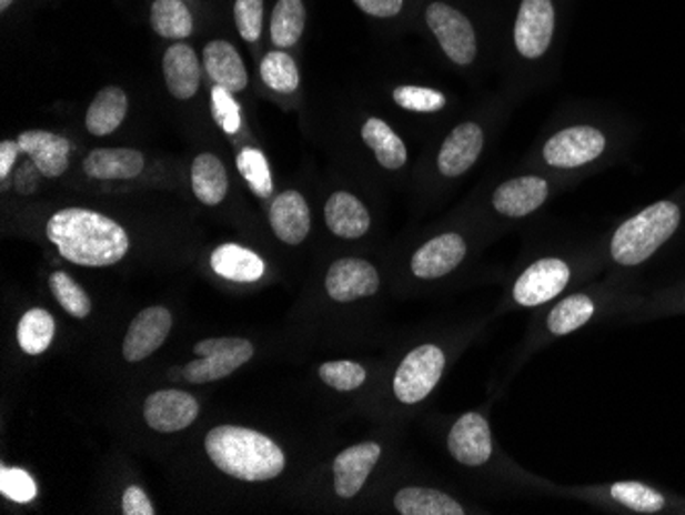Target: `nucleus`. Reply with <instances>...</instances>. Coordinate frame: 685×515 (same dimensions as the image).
<instances>
[{"mask_svg": "<svg viewBox=\"0 0 685 515\" xmlns=\"http://www.w3.org/2000/svg\"><path fill=\"white\" fill-rule=\"evenodd\" d=\"M46 234L62 258L82 267L115 265L130 251V236L115 220L84 208L56 212Z\"/></svg>", "mask_w": 685, "mask_h": 515, "instance_id": "nucleus-1", "label": "nucleus"}, {"mask_svg": "<svg viewBox=\"0 0 685 515\" xmlns=\"http://www.w3.org/2000/svg\"><path fill=\"white\" fill-rule=\"evenodd\" d=\"M205 452L215 466L241 481H269L283 473L285 454L268 435L239 425H218L205 435Z\"/></svg>", "mask_w": 685, "mask_h": 515, "instance_id": "nucleus-2", "label": "nucleus"}, {"mask_svg": "<svg viewBox=\"0 0 685 515\" xmlns=\"http://www.w3.org/2000/svg\"><path fill=\"white\" fill-rule=\"evenodd\" d=\"M682 222V210L673 202L648 205L626 220L612 239V258L618 265H641L667 243Z\"/></svg>", "mask_w": 685, "mask_h": 515, "instance_id": "nucleus-3", "label": "nucleus"}, {"mask_svg": "<svg viewBox=\"0 0 685 515\" xmlns=\"http://www.w3.org/2000/svg\"><path fill=\"white\" fill-rule=\"evenodd\" d=\"M445 353L437 345H419L406 353L394 374V396L404 405H417L425 401L444 376Z\"/></svg>", "mask_w": 685, "mask_h": 515, "instance_id": "nucleus-4", "label": "nucleus"}, {"mask_svg": "<svg viewBox=\"0 0 685 515\" xmlns=\"http://www.w3.org/2000/svg\"><path fill=\"white\" fill-rule=\"evenodd\" d=\"M193 352L198 353V360L183 366V378L191 384H203L226 378L232 372H236L253 357L255 347L251 341L222 337L200 341Z\"/></svg>", "mask_w": 685, "mask_h": 515, "instance_id": "nucleus-5", "label": "nucleus"}, {"mask_svg": "<svg viewBox=\"0 0 685 515\" xmlns=\"http://www.w3.org/2000/svg\"><path fill=\"white\" fill-rule=\"evenodd\" d=\"M433 36L440 41L445 55L457 64L469 67L476 58V36L464 14L445 2H433L425 11Z\"/></svg>", "mask_w": 685, "mask_h": 515, "instance_id": "nucleus-6", "label": "nucleus"}, {"mask_svg": "<svg viewBox=\"0 0 685 515\" xmlns=\"http://www.w3.org/2000/svg\"><path fill=\"white\" fill-rule=\"evenodd\" d=\"M568 282H571V267L563 259H537L536 263H532L517 277V282L513 285V300L520 306L534 309L556 299Z\"/></svg>", "mask_w": 685, "mask_h": 515, "instance_id": "nucleus-7", "label": "nucleus"}, {"mask_svg": "<svg viewBox=\"0 0 685 515\" xmlns=\"http://www.w3.org/2000/svg\"><path fill=\"white\" fill-rule=\"evenodd\" d=\"M605 137L592 125H573L544 144V161L558 169H575L593 163L604 154Z\"/></svg>", "mask_w": 685, "mask_h": 515, "instance_id": "nucleus-8", "label": "nucleus"}, {"mask_svg": "<svg viewBox=\"0 0 685 515\" xmlns=\"http://www.w3.org/2000/svg\"><path fill=\"white\" fill-rule=\"evenodd\" d=\"M554 33V4L552 0H524L515 19L517 52L536 60L546 54Z\"/></svg>", "mask_w": 685, "mask_h": 515, "instance_id": "nucleus-9", "label": "nucleus"}, {"mask_svg": "<svg viewBox=\"0 0 685 515\" xmlns=\"http://www.w3.org/2000/svg\"><path fill=\"white\" fill-rule=\"evenodd\" d=\"M324 287L329 299L335 302H355L357 299L374 296L380 290L377 270L363 259H339L326 273Z\"/></svg>", "mask_w": 685, "mask_h": 515, "instance_id": "nucleus-10", "label": "nucleus"}, {"mask_svg": "<svg viewBox=\"0 0 685 515\" xmlns=\"http://www.w3.org/2000/svg\"><path fill=\"white\" fill-rule=\"evenodd\" d=\"M173 326V314L162 306H150L135 314L132 325L128 326L123 340V357L135 364L147 360L157 352L169 337Z\"/></svg>", "mask_w": 685, "mask_h": 515, "instance_id": "nucleus-11", "label": "nucleus"}, {"mask_svg": "<svg viewBox=\"0 0 685 515\" xmlns=\"http://www.w3.org/2000/svg\"><path fill=\"white\" fill-rule=\"evenodd\" d=\"M447 450L464 466H483L493 456L488 421L481 413H464L447 435Z\"/></svg>", "mask_w": 685, "mask_h": 515, "instance_id": "nucleus-12", "label": "nucleus"}, {"mask_svg": "<svg viewBox=\"0 0 685 515\" xmlns=\"http://www.w3.org/2000/svg\"><path fill=\"white\" fill-rule=\"evenodd\" d=\"M200 405L185 391H157L144 403V420L154 432L175 434L198 420Z\"/></svg>", "mask_w": 685, "mask_h": 515, "instance_id": "nucleus-13", "label": "nucleus"}, {"mask_svg": "<svg viewBox=\"0 0 685 515\" xmlns=\"http://www.w3.org/2000/svg\"><path fill=\"white\" fill-rule=\"evenodd\" d=\"M466 251V241L457 232H445L415 251L411 259V272L415 273L419 280L444 277L464 261Z\"/></svg>", "mask_w": 685, "mask_h": 515, "instance_id": "nucleus-14", "label": "nucleus"}, {"mask_svg": "<svg viewBox=\"0 0 685 515\" xmlns=\"http://www.w3.org/2000/svg\"><path fill=\"white\" fill-rule=\"evenodd\" d=\"M382 456V447L376 442H362L343 450L333 462L335 493L341 499H351L362 491L367 476Z\"/></svg>", "mask_w": 685, "mask_h": 515, "instance_id": "nucleus-15", "label": "nucleus"}, {"mask_svg": "<svg viewBox=\"0 0 685 515\" xmlns=\"http://www.w3.org/2000/svg\"><path fill=\"white\" fill-rule=\"evenodd\" d=\"M484 147L483 128L479 123H460L452 130V134L445 138L440 154H437V169L444 176L464 175L472 164L479 161Z\"/></svg>", "mask_w": 685, "mask_h": 515, "instance_id": "nucleus-16", "label": "nucleus"}, {"mask_svg": "<svg viewBox=\"0 0 685 515\" xmlns=\"http://www.w3.org/2000/svg\"><path fill=\"white\" fill-rule=\"evenodd\" d=\"M548 198V183L540 176H517L501 183L493 193V205L501 216L524 218L536 212Z\"/></svg>", "mask_w": 685, "mask_h": 515, "instance_id": "nucleus-17", "label": "nucleus"}, {"mask_svg": "<svg viewBox=\"0 0 685 515\" xmlns=\"http://www.w3.org/2000/svg\"><path fill=\"white\" fill-rule=\"evenodd\" d=\"M269 224L283 243H304L310 232V210L304 195L298 191L280 193L269 208Z\"/></svg>", "mask_w": 685, "mask_h": 515, "instance_id": "nucleus-18", "label": "nucleus"}, {"mask_svg": "<svg viewBox=\"0 0 685 515\" xmlns=\"http://www.w3.org/2000/svg\"><path fill=\"white\" fill-rule=\"evenodd\" d=\"M162 72L171 95L179 101H188L198 93L202 82V64L188 43H175L164 52Z\"/></svg>", "mask_w": 685, "mask_h": 515, "instance_id": "nucleus-19", "label": "nucleus"}, {"mask_svg": "<svg viewBox=\"0 0 685 515\" xmlns=\"http://www.w3.org/2000/svg\"><path fill=\"white\" fill-rule=\"evenodd\" d=\"M21 152H26L43 176H60L67 173L70 161V142L46 130H28L19 137Z\"/></svg>", "mask_w": 685, "mask_h": 515, "instance_id": "nucleus-20", "label": "nucleus"}, {"mask_svg": "<svg viewBox=\"0 0 685 515\" xmlns=\"http://www.w3.org/2000/svg\"><path fill=\"white\" fill-rule=\"evenodd\" d=\"M203 69L218 87H224L230 93H241L249 84L241 54L229 41H210L203 48Z\"/></svg>", "mask_w": 685, "mask_h": 515, "instance_id": "nucleus-21", "label": "nucleus"}, {"mask_svg": "<svg viewBox=\"0 0 685 515\" xmlns=\"http://www.w3.org/2000/svg\"><path fill=\"white\" fill-rule=\"evenodd\" d=\"M324 220L331 232L341 239H360L372 224L367 208L347 191H336L326 200Z\"/></svg>", "mask_w": 685, "mask_h": 515, "instance_id": "nucleus-22", "label": "nucleus"}, {"mask_svg": "<svg viewBox=\"0 0 685 515\" xmlns=\"http://www.w3.org/2000/svg\"><path fill=\"white\" fill-rule=\"evenodd\" d=\"M82 169L99 181L134 179L144 171V156L134 149H97L84 159Z\"/></svg>", "mask_w": 685, "mask_h": 515, "instance_id": "nucleus-23", "label": "nucleus"}, {"mask_svg": "<svg viewBox=\"0 0 685 515\" xmlns=\"http://www.w3.org/2000/svg\"><path fill=\"white\" fill-rule=\"evenodd\" d=\"M210 263L220 277H226L230 282H242V284L256 282L265 273L263 259L241 244H220L212 253Z\"/></svg>", "mask_w": 685, "mask_h": 515, "instance_id": "nucleus-24", "label": "nucleus"}, {"mask_svg": "<svg viewBox=\"0 0 685 515\" xmlns=\"http://www.w3.org/2000/svg\"><path fill=\"white\" fill-rule=\"evenodd\" d=\"M191 190L205 205H218L229 193V173L224 163L210 152L200 154L191 164Z\"/></svg>", "mask_w": 685, "mask_h": 515, "instance_id": "nucleus-25", "label": "nucleus"}, {"mask_svg": "<svg viewBox=\"0 0 685 515\" xmlns=\"http://www.w3.org/2000/svg\"><path fill=\"white\" fill-rule=\"evenodd\" d=\"M128 113V95L120 87H105L94 95L87 111V130L94 137H108L120 128Z\"/></svg>", "mask_w": 685, "mask_h": 515, "instance_id": "nucleus-26", "label": "nucleus"}, {"mask_svg": "<svg viewBox=\"0 0 685 515\" xmlns=\"http://www.w3.org/2000/svg\"><path fill=\"white\" fill-rule=\"evenodd\" d=\"M394 507L403 515H462L464 507L444 491L425 487L401 488L394 495Z\"/></svg>", "mask_w": 685, "mask_h": 515, "instance_id": "nucleus-27", "label": "nucleus"}, {"mask_svg": "<svg viewBox=\"0 0 685 515\" xmlns=\"http://www.w3.org/2000/svg\"><path fill=\"white\" fill-rule=\"evenodd\" d=\"M363 142L367 144V149L374 150L377 163L384 169L396 171L406 164V147L399 134H394V130L389 123L382 122L380 118H370L363 123L362 128Z\"/></svg>", "mask_w": 685, "mask_h": 515, "instance_id": "nucleus-28", "label": "nucleus"}, {"mask_svg": "<svg viewBox=\"0 0 685 515\" xmlns=\"http://www.w3.org/2000/svg\"><path fill=\"white\" fill-rule=\"evenodd\" d=\"M152 29L167 40H185L193 31V17L181 0H154L150 9Z\"/></svg>", "mask_w": 685, "mask_h": 515, "instance_id": "nucleus-29", "label": "nucleus"}, {"mask_svg": "<svg viewBox=\"0 0 685 515\" xmlns=\"http://www.w3.org/2000/svg\"><path fill=\"white\" fill-rule=\"evenodd\" d=\"M306 26V9L302 0H278L271 14V40L278 48L296 46Z\"/></svg>", "mask_w": 685, "mask_h": 515, "instance_id": "nucleus-30", "label": "nucleus"}, {"mask_svg": "<svg viewBox=\"0 0 685 515\" xmlns=\"http://www.w3.org/2000/svg\"><path fill=\"white\" fill-rule=\"evenodd\" d=\"M54 333V316L43 309H31L19 321L17 340H19L21 350L28 355H40L50 347Z\"/></svg>", "mask_w": 685, "mask_h": 515, "instance_id": "nucleus-31", "label": "nucleus"}, {"mask_svg": "<svg viewBox=\"0 0 685 515\" xmlns=\"http://www.w3.org/2000/svg\"><path fill=\"white\" fill-rule=\"evenodd\" d=\"M595 304L585 294H573L561 300L548 314V331L552 335H568L592 321Z\"/></svg>", "mask_w": 685, "mask_h": 515, "instance_id": "nucleus-32", "label": "nucleus"}, {"mask_svg": "<svg viewBox=\"0 0 685 515\" xmlns=\"http://www.w3.org/2000/svg\"><path fill=\"white\" fill-rule=\"evenodd\" d=\"M261 79L268 84L269 89L278 93H294L300 84V72L292 55L285 52H269L261 62Z\"/></svg>", "mask_w": 685, "mask_h": 515, "instance_id": "nucleus-33", "label": "nucleus"}, {"mask_svg": "<svg viewBox=\"0 0 685 515\" xmlns=\"http://www.w3.org/2000/svg\"><path fill=\"white\" fill-rule=\"evenodd\" d=\"M610 495L619 505L641 514H657L665 507V497L658 491L636 481H619L616 485H612Z\"/></svg>", "mask_w": 685, "mask_h": 515, "instance_id": "nucleus-34", "label": "nucleus"}, {"mask_svg": "<svg viewBox=\"0 0 685 515\" xmlns=\"http://www.w3.org/2000/svg\"><path fill=\"white\" fill-rule=\"evenodd\" d=\"M50 287L54 292L58 304L72 314L74 319H84L93 311V302L89 294L82 290L79 282H74L68 273L54 272L50 275Z\"/></svg>", "mask_w": 685, "mask_h": 515, "instance_id": "nucleus-35", "label": "nucleus"}, {"mask_svg": "<svg viewBox=\"0 0 685 515\" xmlns=\"http://www.w3.org/2000/svg\"><path fill=\"white\" fill-rule=\"evenodd\" d=\"M239 173L244 176L249 188L255 191L259 198H269L273 193V179L269 171L268 159L261 150L244 149L236 156Z\"/></svg>", "mask_w": 685, "mask_h": 515, "instance_id": "nucleus-36", "label": "nucleus"}, {"mask_svg": "<svg viewBox=\"0 0 685 515\" xmlns=\"http://www.w3.org/2000/svg\"><path fill=\"white\" fill-rule=\"evenodd\" d=\"M319 376L326 386L335 388L339 393H351L362 386L367 378V372L357 362L339 360V362H324L323 366L319 367Z\"/></svg>", "mask_w": 685, "mask_h": 515, "instance_id": "nucleus-37", "label": "nucleus"}, {"mask_svg": "<svg viewBox=\"0 0 685 515\" xmlns=\"http://www.w3.org/2000/svg\"><path fill=\"white\" fill-rule=\"evenodd\" d=\"M392 99L396 101V105L417 113H433L445 108V97L427 87H413V84L396 87Z\"/></svg>", "mask_w": 685, "mask_h": 515, "instance_id": "nucleus-38", "label": "nucleus"}, {"mask_svg": "<svg viewBox=\"0 0 685 515\" xmlns=\"http://www.w3.org/2000/svg\"><path fill=\"white\" fill-rule=\"evenodd\" d=\"M0 493L7 499H13L17 503H29L36 499L38 487H36V481L26 471L2 466V471H0Z\"/></svg>", "mask_w": 685, "mask_h": 515, "instance_id": "nucleus-39", "label": "nucleus"}, {"mask_svg": "<svg viewBox=\"0 0 685 515\" xmlns=\"http://www.w3.org/2000/svg\"><path fill=\"white\" fill-rule=\"evenodd\" d=\"M234 21L242 40H259L263 31V0H236Z\"/></svg>", "mask_w": 685, "mask_h": 515, "instance_id": "nucleus-40", "label": "nucleus"}, {"mask_svg": "<svg viewBox=\"0 0 685 515\" xmlns=\"http://www.w3.org/2000/svg\"><path fill=\"white\" fill-rule=\"evenodd\" d=\"M212 113L214 120L226 134H236L241 128V109L232 99V93L215 84L212 89Z\"/></svg>", "mask_w": 685, "mask_h": 515, "instance_id": "nucleus-41", "label": "nucleus"}, {"mask_svg": "<svg viewBox=\"0 0 685 515\" xmlns=\"http://www.w3.org/2000/svg\"><path fill=\"white\" fill-rule=\"evenodd\" d=\"M121 509L125 515H154V507L150 503L149 495L140 487L125 488L123 491V499H121Z\"/></svg>", "mask_w": 685, "mask_h": 515, "instance_id": "nucleus-42", "label": "nucleus"}, {"mask_svg": "<svg viewBox=\"0 0 685 515\" xmlns=\"http://www.w3.org/2000/svg\"><path fill=\"white\" fill-rule=\"evenodd\" d=\"M363 13L380 17V19H389L394 14L403 11V0H353Z\"/></svg>", "mask_w": 685, "mask_h": 515, "instance_id": "nucleus-43", "label": "nucleus"}, {"mask_svg": "<svg viewBox=\"0 0 685 515\" xmlns=\"http://www.w3.org/2000/svg\"><path fill=\"white\" fill-rule=\"evenodd\" d=\"M19 152H21L19 142L4 140V142L0 144V179H2V181H7V176L13 171V164L14 161H17V156H19Z\"/></svg>", "mask_w": 685, "mask_h": 515, "instance_id": "nucleus-44", "label": "nucleus"}, {"mask_svg": "<svg viewBox=\"0 0 685 515\" xmlns=\"http://www.w3.org/2000/svg\"><path fill=\"white\" fill-rule=\"evenodd\" d=\"M169 376H171V378H179V376H183V367L171 370V372H169Z\"/></svg>", "mask_w": 685, "mask_h": 515, "instance_id": "nucleus-45", "label": "nucleus"}, {"mask_svg": "<svg viewBox=\"0 0 685 515\" xmlns=\"http://www.w3.org/2000/svg\"><path fill=\"white\" fill-rule=\"evenodd\" d=\"M11 2H13V0H0V11H7V9L11 7Z\"/></svg>", "mask_w": 685, "mask_h": 515, "instance_id": "nucleus-46", "label": "nucleus"}]
</instances>
